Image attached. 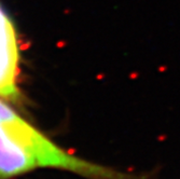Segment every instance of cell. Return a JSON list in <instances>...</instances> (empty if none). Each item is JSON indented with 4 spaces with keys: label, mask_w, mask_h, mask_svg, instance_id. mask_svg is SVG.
Returning <instances> with one entry per match:
<instances>
[{
    "label": "cell",
    "mask_w": 180,
    "mask_h": 179,
    "mask_svg": "<svg viewBox=\"0 0 180 179\" xmlns=\"http://www.w3.org/2000/svg\"><path fill=\"white\" fill-rule=\"evenodd\" d=\"M37 168H56L89 179H138L70 154L14 113L0 121V179Z\"/></svg>",
    "instance_id": "obj_1"
},
{
    "label": "cell",
    "mask_w": 180,
    "mask_h": 179,
    "mask_svg": "<svg viewBox=\"0 0 180 179\" xmlns=\"http://www.w3.org/2000/svg\"><path fill=\"white\" fill-rule=\"evenodd\" d=\"M20 53L13 22L0 4V97L19 101L17 87Z\"/></svg>",
    "instance_id": "obj_2"
},
{
    "label": "cell",
    "mask_w": 180,
    "mask_h": 179,
    "mask_svg": "<svg viewBox=\"0 0 180 179\" xmlns=\"http://www.w3.org/2000/svg\"><path fill=\"white\" fill-rule=\"evenodd\" d=\"M14 113L15 112L11 108H9L8 106L0 101V121H2L4 119H8V118H10Z\"/></svg>",
    "instance_id": "obj_3"
}]
</instances>
